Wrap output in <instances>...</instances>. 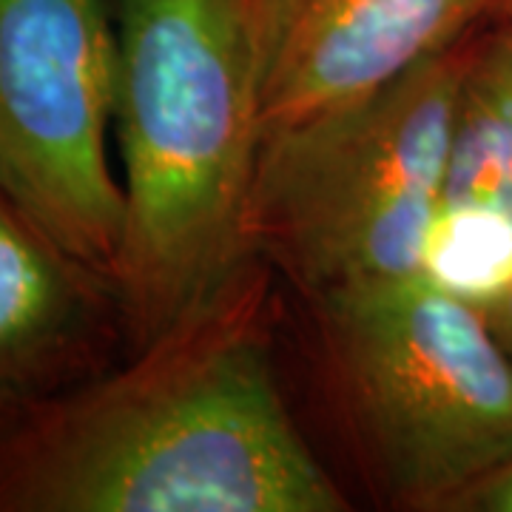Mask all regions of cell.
Instances as JSON below:
<instances>
[{"label": "cell", "instance_id": "12", "mask_svg": "<svg viewBox=\"0 0 512 512\" xmlns=\"http://www.w3.org/2000/svg\"><path fill=\"white\" fill-rule=\"evenodd\" d=\"M493 18L495 20H507V23H512V0H495Z\"/></svg>", "mask_w": 512, "mask_h": 512}, {"label": "cell", "instance_id": "9", "mask_svg": "<svg viewBox=\"0 0 512 512\" xmlns=\"http://www.w3.org/2000/svg\"><path fill=\"white\" fill-rule=\"evenodd\" d=\"M450 512H512V458L458 495Z\"/></svg>", "mask_w": 512, "mask_h": 512}, {"label": "cell", "instance_id": "2", "mask_svg": "<svg viewBox=\"0 0 512 512\" xmlns=\"http://www.w3.org/2000/svg\"><path fill=\"white\" fill-rule=\"evenodd\" d=\"M126 200L114 291L143 345L251 262L262 146L254 0H111Z\"/></svg>", "mask_w": 512, "mask_h": 512}, {"label": "cell", "instance_id": "6", "mask_svg": "<svg viewBox=\"0 0 512 512\" xmlns=\"http://www.w3.org/2000/svg\"><path fill=\"white\" fill-rule=\"evenodd\" d=\"M495 0H254L262 137L367 97L493 18Z\"/></svg>", "mask_w": 512, "mask_h": 512}, {"label": "cell", "instance_id": "8", "mask_svg": "<svg viewBox=\"0 0 512 512\" xmlns=\"http://www.w3.org/2000/svg\"><path fill=\"white\" fill-rule=\"evenodd\" d=\"M114 322L123 313L109 279L0 188V393L29 404L100 373Z\"/></svg>", "mask_w": 512, "mask_h": 512}, {"label": "cell", "instance_id": "1", "mask_svg": "<svg viewBox=\"0 0 512 512\" xmlns=\"http://www.w3.org/2000/svg\"><path fill=\"white\" fill-rule=\"evenodd\" d=\"M271 365L265 282L214 296L0 430V512H342Z\"/></svg>", "mask_w": 512, "mask_h": 512}, {"label": "cell", "instance_id": "10", "mask_svg": "<svg viewBox=\"0 0 512 512\" xmlns=\"http://www.w3.org/2000/svg\"><path fill=\"white\" fill-rule=\"evenodd\" d=\"M487 316H490L495 336L501 339V345L507 348L512 359V285L487 308Z\"/></svg>", "mask_w": 512, "mask_h": 512}, {"label": "cell", "instance_id": "4", "mask_svg": "<svg viewBox=\"0 0 512 512\" xmlns=\"http://www.w3.org/2000/svg\"><path fill=\"white\" fill-rule=\"evenodd\" d=\"M330 365L376 476L450 512L512 458V359L484 308L413 276L319 299Z\"/></svg>", "mask_w": 512, "mask_h": 512}, {"label": "cell", "instance_id": "7", "mask_svg": "<svg viewBox=\"0 0 512 512\" xmlns=\"http://www.w3.org/2000/svg\"><path fill=\"white\" fill-rule=\"evenodd\" d=\"M424 276L478 308L512 285V23L464 46L441 200Z\"/></svg>", "mask_w": 512, "mask_h": 512}, {"label": "cell", "instance_id": "11", "mask_svg": "<svg viewBox=\"0 0 512 512\" xmlns=\"http://www.w3.org/2000/svg\"><path fill=\"white\" fill-rule=\"evenodd\" d=\"M23 404L26 402H20L15 396H9V393H0V430H3V424L12 419Z\"/></svg>", "mask_w": 512, "mask_h": 512}, {"label": "cell", "instance_id": "5", "mask_svg": "<svg viewBox=\"0 0 512 512\" xmlns=\"http://www.w3.org/2000/svg\"><path fill=\"white\" fill-rule=\"evenodd\" d=\"M114 92L111 3L0 0V188L111 285L126 217Z\"/></svg>", "mask_w": 512, "mask_h": 512}, {"label": "cell", "instance_id": "3", "mask_svg": "<svg viewBox=\"0 0 512 512\" xmlns=\"http://www.w3.org/2000/svg\"><path fill=\"white\" fill-rule=\"evenodd\" d=\"M467 37L367 97L262 137L251 248L316 302L424 276Z\"/></svg>", "mask_w": 512, "mask_h": 512}]
</instances>
